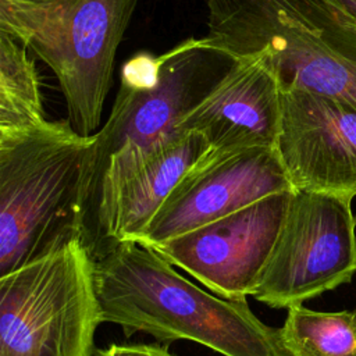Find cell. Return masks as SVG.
I'll use <instances>...</instances> for the list:
<instances>
[{
  "label": "cell",
  "instance_id": "cell-1",
  "mask_svg": "<svg viewBox=\"0 0 356 356\" xmlns=\"http://www.w3.org/2000/svg\"><path fill=\"white\" fill-rule=\"evenodd\" d=\"M95 284L103 323L127 337L192 341L222 356H288L280 328L259 320L246 299L203 291L150 246L111 245L95 259Z\"/></svg>",
  "mask_w": 356,
  "mask_h": 356
},
{
  "label": "cell",
  "instance_id": "cell-2",
  "mask_svg": "<svg viewBox=\"0 0 356 356\" xmlns=\"http://www.w3.org/2000/svg\"><path fill=\"white\" fill-rule=\"evenodd\" d=\"M235 57L207 36L189 38L163 54L129 58L104 125L93 134L82 184V238L89 248L114 184L159 146L178 136L184 117L214 88Z\"/></svg>",
  "mask_w": 356,
  "mask_h": 356
},
{
  "label": "cell",
  "instance_id": "cell-3",
  "mask_svg": "<svg viewBox=\"0 0 356 356\" xmlns=\"http://www.w3.org/2000/svg\"><path fill=\"white\" fill-rule=\"evenodd\" d=\"M93 135L68 120L0 135V277L82 238Z\"/></svg>",
  "mask_w": 356,
  "mask_h": 356
},
{
  "label": "cell",
  "instance_id": "cell-4",
  "mask_svg": "<svg viewBox=\"0 0 356 356\" xmlns=\"http://www.w3.org/2000/svg\"><path fill=\"white\" fill-rule=\"evenodd\" d=\"M100 323L95 257L81 238L0 277V356H92Z\"/></svg>",
  "mask_w": 356,
  "mask_h": 356
},
{
  "label": "cell",
  "instance_id": "cell-5",
  "mask_svg": "<svg viewBox=\"0 0 356 356\" xmlns=\"http://www.w3.org/2000/svg\"><path fill=\"white\" fill-rule=\"evenodd\" d=\"M355 274L352 199L296 189L252 296L289 309L349 284Z\"/></svg>",
  "mask_w": 356,
  "mask_h": 356
},
{
  "label": "cell",
  "instance_id": "cell-6",
  "mask_svg": "<svg viewBox=\"0 0 356 356\" xmlns=\"http://www.w3.org/2000/svg\"><path fill=\"white\" fill-rule=\"evenodd\" d=\"M139 0H68L31 39L56 75L68 121L85 136L100 125L117 49Z\"/></svg>",
  "mask_w": 356,
  "mask_h": 356
},
{
  "label": "cell",
  "instance_id": "cell-7",
  "mask_svg": "<svg viewBox=\"0 0 356 356\" xmlns=\"http://www.w3.org/2000/svg\"><path fill=\"white\" fill-rule=\"evenodd\" d=\"M295 191L277 147L207 150L175 184L135 241L154 246L268 195Z\"/></svg>",
  "mask_w": 356,
  "mask_h": 356
},
{
  "label": "cell",
  "instance_id": "cell-8",
  "mask_svg": "<svg viewBox=\"0 0 356 356\" xmlns=\"http://www.w3.org/2000/svg\"><path fill=\"white\" fill-rule=\"evenodd\" d=\"M295 191L268 195L150 248L213 293L246 299L256 288Z\"/></svg>",
  "mask_w": 356,
  "mask_h": 356
},
{
  "label": "cell",
  "instance_id": "cell-9",
  "mask_svg": "<svg viewBox=\"0 0 356 356\" xmlns=\"http://www.w3.org/2000/svg\"><path fill=\"white\" fill-rule=\"evenodd\" d=\"M277 152L295 189L356 196V106L282 86Z\"/></svg>",
  "mask_w": 356,
  "mask_h": 356
},
{
  "label": "cell",
  "instance_id": "cell-10",
  "mask_svg": "<svg viewBox=\"0 0 356 356\" xmlns=\"http://www.w3.org/2000/svg\"><path fill=\"white\" fill-rule=\"evenodd\" d=\"M280 75L267 51L236 57L225 75L182 120L210 147H275L281 125Z\"/></svg>",
  "mask_w": 356,
  "mask_h": 356
},
{
  "label": "cell",
  "instance_id": "cell-11",
  "mask_svg": "<svg viewBox=\"0 0 356 356\" xmlns=\"http://www.w3.org/2000/svg\"><path fill=\"white\" fill-rule=\"evenodd\" d=\"M210 149L200 132L184 131L121 177L100 209L89 246L92 256L96 259L118 242H135L179 178Z\"/></svg>",
  "mask_w": 356,
  "mask_h": 356
},
{
  "label": "cell",
  "instance_id": "cell-12",
  "mask_svg": "<svg viewBox=\"0 0 356 356\" xmlns=\"http://www.w3.org/2000/svg\"><path fill=\"white\" fill-rule=\"evenodd\" d=\"M26 49L0 32V135L47 121L39 72Z\"/></svg>",
  "mask_w": 356,
  "mask_h": 356
},
{
  "label": "cell",
  "instance_id": "cell-13",
  "mask_svg": "<svg viewBox=\"0 0 356 356\" xmlns=\"http://www.w3.org/2000/svg\"><path fill=\"white\" fill-rule=\"evenodd\" d=\"M286 310L280 338L288 356H356V310Z\"/></svg>",
  "mask_w": 356,
  "mask_h": 356
},
{
  "label": "cell",
  "instance_id": "cell-14",
  "mask_svg": "<svg viewBox=\"0 0 356 356\" xmlns=\"http://www.w3.org/2000/svg\"><path fill=\"white\" fill-rule=\"evenodd\" d=\"M68 0H0V32L25 47Z\"/></svg>",
  "mask_w": 356,
  "mask_h": 356
},
{
  "label": "cell",
  "instance_id": "cell-15",
  "mask_svg": "<svg viewBox=\"0 0 356 356\" xmlns=\"http://www.w3.org/2000/svg\"><path fill=\"white\" fill-rule=\"evenodd\" d=\"M95 356H175L167 346L159 343H113L107 348L96 350Z\"/></svg>",
  "mask_w": 356,
  "mask_h": 356
},
{
  "label": "cell",
  "instance_id": "cell-16",
  "mask_svg": "<svg viewBox=\"0 0 356 356\" xmlns=\"http://www.w3.org/2000/svg\"><path fill=\"white\" fill-rule=\"evenodd\" d=\"M341 24L356 32V0H323Z\"/></svg>",
  "mask_w": 356,
  "mask_h": 356
}]
</instances>
